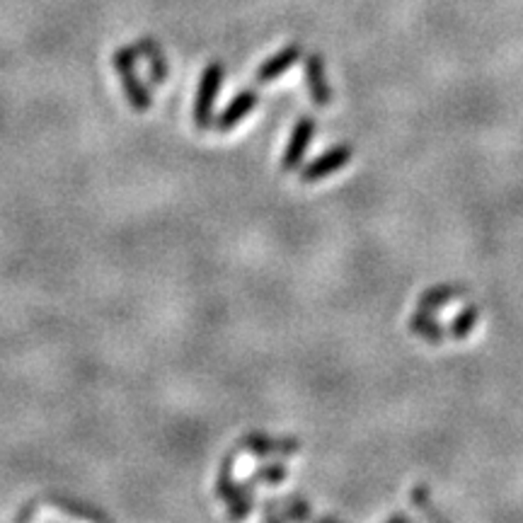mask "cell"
<instances>
[{
  "label": "cell",
  "mask_w": 523,
  "mask_h": 523,
  "mask_svg": "<svg viewBox=\"0 0 523 523\" xmlns=\"http://www.w3.org/2000/svg\"><path fill=\"white\" fill-rule=\"evenodd\" d=\"M138 51L136 46H119L117 51L112 53V66L119 73V80H122L124 95H126V102H129L136 112H145L151 109L153 98L148 85L141 80L138 76Z\"/></svg>",
  "instance_id": "1"
},
{
  "label": "cell",
  "mask_w": 523,
  "mask_h": 523,
  "mask_svg": "<svg viewBox=\"0 0 523 523\" xmlns=\"http://www.w3.org/2000/svg\"><path fill=\"white\" fill-rule=\"evenodd\" d=\"M236 455L238 451H230V453L223 458V462H220L219 478H216V494L228 504V516L243 518V516L250 514L252 507H255V490L245 487L243 482H238L236 475H233Z\"/></svg>",
  "instance_id": "2"
},
{
  "label": "cell",
  "mask_w": 523,
  "mask_h": 523,
  "mask_svg": "<svg viewBox=\"0 0 523 523\" xmlns=\"http://www.w3.org/2000/svg\"><path fill=\"white\" fill-rule=\"evenodd\" d=\"M223 78H226V69L220 61L209 63L204 73H201L197 99H194V124H197V129L206 131L213 126V105L219 99Z\"/></svg>",
  "instance_id": "3"
},
{
  "label": "cell",
  "mask_w": 523,
  "mask_h": 523,
  "mask_svg": "<svg viewBox=\"0 0 523 523\" xmlns=\"http://www.w3.org/2000/svg\"><path fill=\"white\" fill-rule=\"evenodd\" d=\"M351 155H354V148L347 144L327 148L325 153H320L318 158L311 160V163L304 167V173H301V182L313 184V182H320V180H325V177L334 174L344 165H349V163H351Z\"/></svg>",
  "instance_id": "4"
},
{
  "label": "cell",
  "mask_w": 523,
  "mask_h": 523,
  "mask_svg": "<svg viewBox=\"0 0 523 523\" xmlns=\"http://www.w3.org/2000/svg\"><path fill=\"white\" fill-rule=\"evenodd\" d=\"M315 129H318V124L313 117H301L291 131V136H288V144L284 148V155H281V170L284 173H291V170H296L301 167L305 158V151L311 148L313 136H315Z\"/></svg>",
  "instance_id": "5"
},
{
  "label": "cell",
  "mask_w": 523,
  "mask_h": 523,
  "mask_svg": "<svg viewBox=\"0 0 523 523\" xmlns=\"http://www.w3.org/2000/svg\"><path fill=\"white\" fill-rule=\"evenodd\" d=\"M305 69V85H308V92H311V99L318 107H330L332 105V85L327 80L325 73V59L320 56L318 51L305 56L304 59Z\"/></svg>",
  "instance_id": "6"
},
{
  "label": "cell",
  "mask_w": 523,
  "mask_h": 523,
  "mask_svg": "<svg viewBox=\"0 0 523 523\" xmlns=\"http://www.w3.org/2000/svg\"><path fill=\"white\" fill-rule=\"evenodd\" d=\"M298 439H269L265 434H247L238 441V451L257 455V458H269V455H294L298 453Z\"/></svg>",
  "instance_id": "7"
},
{
  "label": "cell",
  "mask_w": 523,
  "mask_h": 523,
  "mask_svg": "<svg viewBox=\"0 0 523 523\" xmlns=\"http://www.w3.org/2000/svg\"><path fill=\"white\" fill-rule=\"evenodd\" d=\"M259 105V92L257 90H243L238 92L236 98L230 99L226 105V109L216 117V129L219 131H233L238 126V124L243 122L245 117L250 112H255Z\"/></svg>",
  "instance_id": "8"
},
{
  "label": "cell",
  "mask_w": 523,
  "mask_h": 523,
  "mask_svg": "<svg viewBox=\"0 0 523 523\" xmlns=\"http://www.w3.org/2000/svg\"><path fill=\"white\" fill-rule=\"evenodd\" d=\"M304 59V46L301 44H288L274 56H269L262 66L257 69V83H272L276 78H281L291 66H296Z\"/></svg>",
  "instance_id": "9"
},
{
  "label": "cell",
  "mask_w": 523,
  "mask_h": 523,
  "mask_svg": "<svg viewBox=\"0 0 523 523\" xmlns=\"http://www.w3.org/2000/svg\"><path fill=\"white\" fill-rule=\"evenodd\" d=\"M138 59H145L148 61V73H151L153 85H165L167 76H170V66H167L165 51L163 46L155 42L153 37H141V42L136 44Z\"/></svg>",
  "instance_id": "10"
},
{
  "label": "cell",
  "mask_w": 523,
  "mask_h": 523,
  "mask_svg": "<svg viewBox=\"0 0 523 523\" xmlns=\"http://www.w3.org/2000/svg\"><path fill=\"white\" fill-rule=\"evenodd\" d=\"M465 294H468V288L462 286V284H439V286L426 288L425 294L419 296L417 308L426 313H436L439 308L453 304L455 298H462Z\"/></svg>",
  "instance_id": "11"
},
{
  "label": "cell",
  "mask_w": 523,
  "mask_h": 523,
  "mask_svg": "<svg viewBox=\"0 0 523 523\" xmlns=\"http://www.w3.org/2000/svg\"><path fill=\"white\" fill-rule=\"evenodd\" d=\"M410 332L419 337V340L429 341V344H441V341L446 340V327L434 318V313L419 311V308L412 313Z\"/></svg>",
  "instance_id": "12"
},
{
  "label": "cell",
  "mask_w": 523,
  "mask_h": 523,
  "mask_svg": "<svg viewBox=\"0 0 523 523\" xmlns=\"http://www.w3.org/2000/svg\"><path fill=\"white\" fill-rule=\"evenodd\" d=\"M478 320H480L478 305L475 304L465 305V308H462L453 320H451V325L446 327L448 337H451V340H465V337L472 332V327L478 325Z\"/></svg>",
  "instance_id": "13"
},
{
  "label": "cell",
  "mask_w": 523,
  "mask_h": 523,
  "mask_svg": "<svg viewBox=\"0 0 523 523\" xmlns=\"http://www.w3.org/2000/svg\"><path fill=\"white\" fill-rule=\"evenodd\" d=\"M286 480V468L281 465V462H272V465H262V468H257V471L252 472L250 478L243 480L245 487H250V490H255L257 485H279V482H284Z\"/></svg>",
  "instance_id": "14"
},
{
  "label": "cell",
  "mask_w": 523,
  "mask_h": 523,
  "mask_svg": "<svg viewBox=\"0 0 523 523\" xmlns=\"http://www.w3.org/2000/svg\"><path fill=\"white\" fill-rule=\"evenodd\" d=\"M279 507H281V511H279L281 521H284V518L301 521V518H308V516L313 514L311 501L304 500V497H298V494H291V497H286V500H281Z\"/></svg>",
  "instance_id": "15"
},
{
  "label": "cell",
  "mask_w": 523,
  "mask_h": 523,
  "mask_svg": "<svg viewBox=\"0 0 523 523\" xmlns=\"http://www.w3.org/2000/svg\"><path fill=\"white\" fill-rule=\"evenodd\" d=\"M412 504L419 509V511H425L429 518H441L439 511H434L432 509V490H429V485H425V482H419V485H415V490H412Z\"/></svg>",
  "instance_id": "16"
}]
</instances>
